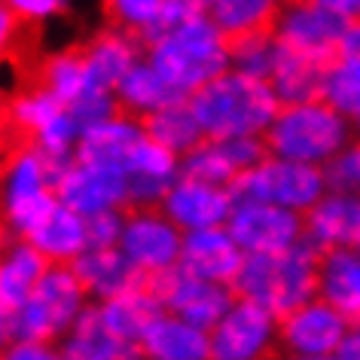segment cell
Instances as JSON below:
<instances>
[{
  "instance_id": "obj_1",
  "label": "cell",
  "mask_w": 360,
  "mask_h": 360,
  "mask_svg": "<svg viewBox=\"0 0 360 360\" xmlns=\"http://www.w3.org/2000/svg\"><path fill=\"white\" fill-rule=\"evenodd\" d=\"M229 40L232 37L208 13H195L147 40V58L177 95L190 98L195 89L229 70Z\"/></svg>"
},
{
  "instance_id": "obj_2",
  "label": "cell",
  "mask_w": 360,
  "mask_h": 360,
  "mask_svg": "<svg viewBox=\"0 0 360 360\" xmlns=\"http://www.w3.org/2000/svg\"><path fill=\"white\" fill-rule=\"evenodd\" d=\"M190 104L202 122L205 138H232V134L266 138L275 113L281 110V101L269 79L248 77L232 68L195 89Z\"/></svg>"
},
{
  "instance_id": "obj_3",
  "label": "cell",
  "mask_w": 360,
  "mask_h": 360,
  "mask_svg": "<svg viewBox=\"0 0 360 360\" xmlns=\"http://www.w3.org/2000/svg\"><path fill=\"white\" fill-rule=\"evenodd\" d=\"M318 272L321 250L302 238L284 250L248 254L232 287L238 296L266 305L269 311L284 318L296 305L318 296Z\"/></svg>"
},
{
  "instance_id": "obj_4",
  "label": "cell",
  "mask_w": 360,
  "mask_h": 360,
  "mask_svg": "<svg viewBox=\"0 0 360 360\" xmlns=\"http://www.w3.org/2000/svg\"><path fill=\"white\" fill-rule=\"evenodd\" d=\"M354 141V122L348 113L323 98L300 104H281L266 131V147L275 156L323 165L330 156Z\"/></svg>"
},
{
  "instance_id": "obj_5",
  "label": "cell",
  "mask_w": 360,
  "mask_h": 360,
  "mask_svg": "<svg viewBox=\"0 0 360 360\" xmlns=\"http://www.w3.org/2000/svg\"><path fill=\"white\" fill-rule=\"evenodd\" d=\"M68 159H56L37 143L15 150L0 171V223L6 236H31V229L58 205L56 177Z\"/></svg>"
},
{
  "instance_id": "obj_6",
  "label": "cell",
  "mask_w": 360,
  "mask_h": 360,
  "mask_svg": "<svg viewBox=\"0 0 360 360\" xmlns=\"http://www.w3.org/2000/svg\"><path fill=\"white\" fill-rule=\"evenodd\" d=\"M92 302L74 266L52 263L34 293L19 309H13V333L25 339H43L58 345V339L70 330L83 309Z\"/></svg>"
},
{
  "instance_id": "obj_7",
  "label": "cell",
  "mask_w": 360,
  "mask_h": 360,
  "mask_svg": "<svg viewBox=\"0 0 360 360\" xmlns=\"http://www.w3.org/2000/svg\"><path fill=\"white\" fill-rule=\"evenodd\" d=\"M232 193L236 199H263L305 214L327 193V177L321 165L269 153L263 162L236 177Z\"/></svg>"
},
{
  "instance_id": "obj_8",
  "label": "cell",
  "mask_w": 360,
  "mask_h": 360,
  "mask_svg": "<svg viewBox=\"0 0 360 360\" xmlns=\"http://www.w3.org/2000/svg\"><path fill=\"white\" fill-rule=\"evenodd\" d=\"M278 330L281 318L245 296L211 327V357L214 360H263L278 351Z\"/></svg>"
},
{
  "instance_id": "obj_9",
  "label": "cell",
  "mask_w": 360,
  "mask_h": 360,
  "mask_svg": "<svg viewBox=\"0 0 360 360\" xmlns=\"http://www.w3.org/2000/svg\"><path fill=\"white\" fill-rule=\"evenodd\" d=\"M348 327L351 321L345 314L333 309L327 300L314 296L281 318L278 351L293 360H330L339 354Z\"/></svg>"
},
{
  "instance_id": "obj_10",
  "label": "cell",
  "mask_w": 360,
  "mask_h": 360,
  "mask_svg": "<svg viewBox=\"0 0 360 360\" xmlns=\"http://www.w3.org/2000/svg\"><path fill=\"white\" fill-rule=\"evenodd\" d=\"M120 248L147 278H159L180 266L184 229L162 208H129Z\"/></svg>"
},
{
  "instance_id": "obj_11",
  "label": "cell",
  "mask_w": 360,
  "mask_h": 360,
  "mask_svg": "<svg viewBox=\"0 0 360 360\" xmlns=\"http://www.w3.org/2000/svg\"><path fill=\"white\" fill-rule=\"evenodd\" d=\"M226 226L245 254L284 250L305 238V220L300 211L263 199H236Z\"/></svg>"
},
{
  "instance_id": "obj_12",
  "label": "cell",
  "mask_w": 360,
  "mask_h": 360,
  "mask_svg": "<svg viewBox=\"0 0 360 360\" xmlns=\"http://www.w3.org/2000/svg\"><path fill=\"white\" fill-rule=\"evenodd\" d=\"M150 284H153V290L159 293L162 309L199 323L205 330H211L238 296L232 284L193 275V272H186L184 266L171 269V272L159 275V278H150Z\"/></svg>"
},
{
  "instance_id": "obj_13",
  "label": "cell",
  "mask_w": 360,
  "mask_h": 360,
  "mask_svg": "<svg viewBox=\"0 0 360 360\" xmlns=\"http://www.w3.org/2000/svg\"><path fill=\"white\" fill-rule=\"evenodd\" d=\"M56 193L61 205L79 211L83 217H92V214L110 208H131L125 171L83 162L77 156L61 165L56 177Z\"/></svg>"
},
{
  "instance_id": "obj_14",
  "label": "cell",
  "mask_w": 360,
  "mask_h": 360,
  "mask_svg": "<svg viewBox=\"0 0 360 360\" xmlns=\"http://www.w3.org/2000/svg\"><path fill=\"white\" fill-rule=\"evenodd\" d=\"M342 28H345V19L323 10L314 0H284L281 13L272 25V34L287 49L330 61L336 58Z\"/></svg>"
},
{
  "instance_id": "obj_15",
  "label": "cell",
  "mask_w": 360,
  "mask_h": 360,
  "mask_svg": "<svg viewBox=\"0 0 360 360\" xmlns=\"http://www.w3.org/2000/svg\"><path fill=\"white\" fill-rule=\"evenodd\" d=\"M232 205H236L232 186L180 174L171 184V190L165 193L159 208L184 232H190V229H205V226H226Z\"/></svg>"
},
{
  "instance_id": "obj_16",
  "label": "cell",
  "mask_w": 360,
  "mask_h": 360,
  "mask_svg": "<svg viewBox=\"0 0 360 360\" xmlns=\"http://www.w3.org/2000/svg\"><path fill=\"white\" fill-rule=\"evenodd\" d=\"M143 141H147L143 120L125 110H116L107 120L83 129L77 143V159L95 162V165H104V168H116V171H129L134 153H138Z\"/></svg>"
},
{
  "instance_id": "obj_17",
  "label": "cell",
  "mask_w": 360,
  "mask_h": 360,
  "mask_svg": "<svg viewBox=\"0 0 360 360\" xmlns=\"http://www.w3.org/2000/svg\"><path fill=\"white\" fill-rule=\"evenodd\" d=\"M305 220V241L321 250L357 248L360 241V193L327 190L309 211Z\"/></svg>"
},
{
  "instance_id": "obj_18",
  "label": "cell",
  "mask_w": 360,
  "mask_h": 360,
  "mask_svg": "<svg viewBox=\"0 0 360 360\" xmlns=\"http://www.w3.org/2000/svg\"><path fill=\"white\" fill-rule=\"evenodd\" d=\"M245 250L229 232V226H205L184 232V250L180 266L193 275L211 278V281L232 284L245 263Z\"/></svg>"
},
{
  "instance_id": "obj_19",
  "label": "cell",
  "mask_w": 360,
  "mask_h": 360,
  "mask_svg": "<svg viewBox=\"0 0 360 360\" xmlns=\"http://www.w3.org/2000/svg\"><path fill=\"white\" fill-rule=\"evenodd\" d=\"M74 272L79 275L92 302H107L120 293L147 284L150 278L122 254L120 245L113 248H89L74 259Z\"/></svg>"
},
{
  "instance_id": "obj_20",
  "label": "cell",
  "mask_w": 360,
  "mask_h": 360,
  "mask_svg": "<svg viewBox=\"0 0 360 360\" xmlns=\"http://www.w3.org/2000/svg\"><path fill=\"white\" fill-rule=\"evenodd\" d=\"M83 58H86V68L98 86L116 89L120 79L129 74L141 58H147V43H143L141 34L110 22V28L98 31L83 46Z\"/></svg>"
},
{
  "instance_id": "obj_21",
  "label": "cell",
  "mask_w": 360,
  "mask_h": 360,
  "mask_svg": "<svg viewBox=\"0 0 360 360\" xmlns=\"http://www.w3.org/2000/svg\"><path fill=\"white\" fill-rule=\"evenodd\" d=\"M58 357L65 360H134L143 357L138 345L122 342L107 327L98 302H89L83 314L70 323V330L58 339Z\"/></svg>"
},
{
  "instance_id": "obj_22",
  "label": "cell",
  "mask_w": 360,
  "mask_h": 360,
  "mask_svg": "<svg viewBox=\"0 0 360 360\" xmlns=\"http://www.w3.org/2000/svg\"><path fill=\"white\" fill-rule=\"evenodd\" d=\"M125 177H129L131 208H159L171 184L180 177V153L162 147L147 134V141L134 153Z\"/></svg>"
},
{
  "instance_id": "obj_23",
  "label": "cell",
  "mask_w": 360,
  "mask_h": 360,
  "mask_svg": "<svg viewBox=\"0 0 360 360\" xmlns=\"http://www.w3.org/2000/svg\"><path fill=\"white\" fill-rule=\"evenodd\" d=\"M141 354L150 360H208L211 330L162 309L159 318L143 333Z\"/></svg>"
},
{
  "instance_id": "obj_24",
  "label": "cell",
  "mask_w": 360,
  "mask_h": 360,
  "mask_svg": "<svg viewBox=\"0 0 360 360\" xmlns=\"http://www.w3.org/2000/svg\"><path fill=\"white\" fill-rule=\"evenodd\" d=\"M49 266L52 263L40 254L31 238L10 236L0 245V302L6 309H19L34 293V287L40 284Z\"/></svg>"
},
{
  "instance_id": "obj_25",
  "label": "cell",
  "mask_w": 360,
  "mask_h": 360,
  "mask_svg": "<svg viewBox=\"0 0 360 360\" xmlns=\"http://www.w3.org/2000/svg\"><path fill=\"white\" fill-rule=\"evenodd\" d=\"M28 238L37 245V250L49 263H58V266H74V259L83 254V250L92 248L89 245L86 217L61 202L31 229Z\"/></svg>"
},
{
  "instance_id": "obj_26",
  "label": "cell",
  "mask_w": 360,
  "mask_h": 360,
  "mask_svg": "<svg viewBox=\"0 0 360 360\" xmlns=\"http://www.w3.org/2000/svg\"><path fill=\"white\" fill-rule=\"evenodd\" d=\"M318 296L339 309L351 323H360V250L336 248L321 254Z\"/></svg>"
},
{
  "instance_id": "obj_27",
  "label": "cell",
  "mask_w": 360,
  "mask_h": 360,
  "mask_svg": "<svg viewBox=\"0 0 360 360\" xmlns=\"http://www.w3.org/2000/svg\"><path fill=\"white\" fill-rule=\"evenodd\" d=\"M327 58L305 56V52L278 49L275 68H272V83L275 95L281 104H300V101H314L323 95V77H327Z\"/></svg>"
},
{
  "instance_id": "obj_28",
  "label": "cell",
  "mask_w": 360,
  "mask_h": 360,
  "mask_svg": "<svg viewBox=\"0 0 360 360\" xmlns=\"http://www.w3.org/2000/svg\"><path fill=\"white\" fill-rule=\"evenodd\" d=\"M98 309H101L107 327H110L116 336L122 342H129V345L141 348L143 333H147V327L162 311V300H159V293L153 290V284L147 281L129 293H120L107 302H98Z\"/></svg>"
},
{
  "instance_id": "obj_29",
  "label": "cell",
  "mask_w": 360,
  "mask_h": 360,
  "mask_svg": "<svg viewBox=\"0 0 360 360\" xmlns=\"http://www.w3.org/2000/svg\"><path fill=\"white\" fill-rule=\"evenodd\" d=\"M116 101H120V110L138 116V120H147L150 113H156L159 107H165L174 98H184L174 92V86L162 77V70L153 65L150 58H141L129 74L120 79V86L113 89Z\"/></svg>"
},
{
  "instance_id": "obj_30",
  "label": "cell",
  "mask_w": 360,
  "mask_h": 360,
  "mask_svg": "<svg viewBox=\"0 0 360 360\" xmlns=\"http://www.w3.org/2000/svg\"><path fill=\"white\" fill-rule=\"evenodd\" d=\"M143 129L153 141H159L162 147L174 150V153H190L195 143L205 141V131H202V122L195 116L190 98H174L168 101L165 107H159L156 113H150L143 120Z\"/></svg>"
},
{
  "instance_id": "obj_31",
  "label": "cell",
  "mask_w": 360,
  "mask_h": 360,
  "mask_svg": "<svg viewBox=\"0 0 360 360\" xmlns=\"http://www.w3.org/2000/svg\"><path fill=\"white\" fill-rule=\"evenodd\" d=\"M284 0H208L205 13L220 25L229 37L254 31H272Z\"/></svg>"
},
{
  "instance_id": "obj_32",
  "label": "cell",
  "mask_w": 360,
  "mask_h": 360,
  "mask_svg": "<svg viewBox=\"0 0 360 360\" xmlns=\"http://www.w3.org/2000/svg\"><path fill=\"white\" fill-rule=\"evenodd\" d=\"M95 79L89 74L86 68V58H83V49L79 52H52L46 56V61L40 65V86H46L52 95L58 98V101H77L79 95L86 92L89 86H92Z\"/></svg>"
},
{
  "instance_id": "obj_33",
  "label": "cell",
  "mask_w": 360,
  "mask_h": 360,
  "mask_svg": "<svg viewBox=\"0 0 360 360\" xmlns=\"http://www.w3.org/2000/svg\"><path fill=\"white\" fill-rule=\"evenodd\" d=\"M65 110H68V104L58 101L46 86H31V89H22V92L13 98L10 107H6V116H10L13 129L25 131L34 141L43 129H49V125L56 122Z\"/></svg>"
},
{
  "instance_id": "obj_34",
  "label": "cell",
  "mask_w": 360,
  "mask_h": 360,
  "mask_svg": "<svg viewBox=\"0 0 360 360\" xmlns=\"http://www.w3.org/2000/svg\"><path fill=\"white\" fill-rule=\"evenodd\" d=\"M281 43L272 31H254V34H241V37L229 40V68L241 70L248 77L269 79L278 58Z\"/></svg>"
},
{
  "instance_id": "obj_35",
  "label": "cell",
  "mask_w": 360,
  "mask_h": 360,
  "mask_svg": "<svg viewBox=\"0 0 360 360\" xmlns=\"http://www.w3.org/2000/svg\"><path fill=\"white\" fill-rule=\"evenodd\" d=\"M180 174H190L199 180H211V184H226L232 186L238 177V171L232 168V162L223 150L220 138H205L202 143H195L190 153L180 156Z\"/></svg>"
},
{
  "instance_id": "obj_36",
  "label": "cell",
  "mask_w": 360,
  "mask_h": 360,
  "mask_svg": "<svg viewBox=\"0 0 360 360\" xmlns=\"http://www.w3.org/2000/svg\"><path fill=\"white\" fill-rule=\"evenodd\" d=\"M323 101L339 107L342 113H354L360 107V58L336 56L327 65V77H323Z\"/></svg>"
},
{
  "instance_id": "obj_37",
  "label": "cell",
  "mask_w": 360,
  "mask_h": 360,
  "mask_svg": "<svg viewBox=\"0 0 360 360\" xmlns=\"http://www.w3.org/2000/svg\"><path fill=\"white\" fill-rule=\"evenodd\" d=\"M165 0H104V13L113 25H122L141 37H147L159 22Z\"/></svg>"
},
{
  "instance_id": "obj_38",
  "label": "cell",
  "mask_w": 360,
  "mask_h": 360,
  "mask_svg": "<svg viewBox=\"0 0 360 360\" xmlns=\"http://www.w3.org/2000/svg\"><path fill=\"white\" fill-rule=\"evenodd\" d=\"M321 168H323V177H327V190L360 193V141H348Z\"/></svg>"
},
{
  "instance_id": "obj_39",
  "label": "cell",
  "mask_w": 360,
  "mask_h": 360,
  "mask_svg": "<svg viewBox=\"0 0 360 360\" xmlns=\"http://www.w3.org/2000/svg\"><path fill=\"white\" fill-rule=\"evenodd\" d=\"M68 110L74 113V120L83 125V129H89V125H95V122L107 120V116H113L116 110H120V101H116L113 89H104V86L92 83L83 95L77 98V101L68 104Z\"/></svg>"
},
{
  "instance_id": "obj_40",
  "label": "cell",
  "mask_w": 360,
  "mask_h": 360,
  "mask_svg": "<svg viewBox=\"0 0 360 360\" xmlns=\"http://www.w3.org/2000/svg\"><path fill=\"white\" fill-rule=\"evenodd\" d=\"M22 25H49L68 13L70 0H4Z\"/></svg>"
},
{
  "instance_id": "obj_41",
  "label": "cell",
  "mask_w": 360,
  "mask_h": 360,
  "mask_svg": "<svg viewBox=\"0 0 360 360\" xmlns=\"http://www.w3.org/2000/svg\"><path fill=\"white\" fill-rule=\"evenodd\" d=\"M125 211L129 208H110V211H98V214H92V217H86L89 245L92 248L120 245V236H122V226H125Z\"/></svg>"
},
{
  "instance_id": "obj_42",
  "label": "cell",
  "mask_w": 360,
  "mask_h": 360,
  "mask_svg": "<svg viewBox=\"0 0 360 360\" xmlns=\"http://www.w3.org/2000/svg\"><path fill=\"white\" fill-rule=\"evenodd\" d=\"M4 357H10V360H52V357H58V348L52 345V342H43V339L15 336L10 342V348L4 351Z\"/></svg>"
},
{
  "instance_id": "obj_43",
  "label": "cell",
  "mask_w": 360,
  "mask_h": 360,
  "mask_svg": "<svg viewBox=\"0 0 360 360\" xmlns=\"http://www.w3.org/2000/svg\"><path fill=\"white\" fill-rule=\"evenodd\" d=\"M19 25L22 22L13 15V10L4 4V0H0V61L10 56L13 46H15V40H19Z\"/></svg>"
},
{
  "instance_id": "obj_44",
  "label": "cell",
  "mask_w": 360,
  "mask_h": 360,
  "mask_svg": "<svg viewBox=\"0 0 360 360\" xmlns=\"http://www.w3.org/2000/svg\"><path fill=\"white\" fill-rule=\"evenodd\" d=\"M336 56L360 58V15H354V19L345 22V28H342V37H339Z\"/></svg>"
},
{
  "instance_id": "obj_45",
  "label": "cell",
  "mask_w": 360,
  "mask_h": 360,
  "mask_svg": "<svg viewBox=\"0 0 360 360\" xmlns=\"http://www.w3.org/2000/svg\"><path fill=\"white\" fill-rule=\"evenodd\" d=\"M318 6H323V10L336 13L339 19H354V15H360V0H314Z\"/></svg>"
},
{
  "instance_id": "obj_46",
  "label": "cell",
  "mask_w": 360,
  "mask_h": 360,
  "mask_svg": "<svg viewBox=\"0 0 360 360\" xmlns=\"http://www.w3.org/2000/svg\"><path fill=\"white\" fill-rule=\"evenodd\" d=\"M339 360H360V323H351L339 348Z\"/></svg>"
},
{
  "instance_id": "obj_47",
  "label": "cell",
  "mask_w": 360,
  "mask_h": 360,
  "mask_svg": "<svg viewBox=\"0 0 360 360\" xmlns=\"http://www.w3.org/2000/svg\"><path fill=\"white\" fill-rule=\"evenodd\" d=\"M13 339H15V333H13V309H6V305L0 302V354L10 348Z\"/></svg>"
},
{
  "instance_id": "obj_48",
  "label": "cell",
  "mask_w": 360,
  "mask_h": 360,
  "mask_svg": "<svg viewBox=\"0 0 360 360\" xmlns=\"http://www.w3.org/2000/svg\"><path fill=\"white\" fill-rule=\"evenodd\" d=\"M351 122H354V131L360 134V107H357V110H354V113H351Z\"/></svg>"
},
{
  "instance_id": "obj_49",
  "label": "cell",
  "mask_w": 360,
  "mask_h": 360,
  "mask_svg": "<svg viewBox=\"0 0 360 360\" xmlns=\"http://www.w3.org/2000/svg\"><path fill=\"white\" fill-rule=\"evenodd\" d=\"M357 250H360V241H357Z\"/></svg>"
}]
</instances>
